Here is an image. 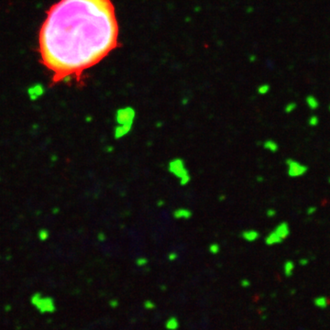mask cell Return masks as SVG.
Returning <instances> with one entry per match:
<instances>
[{"label": "cell", "instance_id": "6da1fadb", "mask_svg": "<svg viewBox=\"0 0 330 330\" xmlns=\"http://www.w3.org/2000/svg\"><path fill=\"white\" fill-rule=\"evenodd\" d=\"M118 34L111 0H60L40 30L41 61L55 83L79 78L117 49Z\"/></svg>", "mask_w": 330, "mask_h": 330}, {"label": "cell", "instance_id": "7a4b0ae2", "mask_svg": "<svg viewBox=\"0 0 330 330\" xmlns=\"http://www.w3.org/2000/svg\"><path fill=\"white\" fill-rule=\"evenodd\" d=\"M285 163L287 165V174L291 178H299L303 176L308 173V166L296 160L293 159H287L285 160Z\"/></svg>", "mask_w": 330, "mask_h": 330}, {"label": "cell", "instance_id": "3957f363", "mask_svg": "<svg viewBox=\"0 0 330 330\" xmlns=\"http://www.w3.org/2000/svg\"><path fill=\"white\" fill-rule=\"evenodd\" d=\"M274 231L284 240L286 239L289 235L291 234V229H290V226L287 222L283 221L282 223H280L279 225H277V227L275 228Z\"/></svg>", "mask_w": 330, "mask_h": 330}, {"label": "cell", "instance_id": "277c9868", "mask_svg": "<svg viewBox=\"0 0 330 330\" xmlns=\"http://www.w3.org/2000/svg\"><path fill=\"white\" fill-rule=\"evenodd\" d=\"M265 241H266V244H267V245L272 246V245H276V244L282 243V242L283 241V239L273 230L272 232H271V233L267 236Z\"/></svg>", "mask_w": 330, "mask_h": 330}, {"label": "cell", "instance_id": "5b68a950", "mask_svg": "<svg viewBox=\"0 0 330 330\" xmlns=\"http://www.w3.org/2000/svg\"><path fill=\"white\" fill-rule=\"evenodd\" d=\"M295 269V264L292 260L285 261L283 265V272L286 277H291L293 274V271Z\"/></svg>", "mask_w": 330, "mask_h": 330}, {"label": "cell", "instance_id": "8992f818", "mask_svg": "<svg viewBox=\"0 0 330 330\" xmlns=\"http://www.w3.org/2000/svg\"><path fill=\"white\" fill-rule=\"evenodd\" d=\"M314 304L318 308H325L329 304V300L325 296H318L314 299Z\"/></svg>", "mask_w": 330, "mask_h": 330}, {"label": "cell", "instance_id": "52a82bcc", "mask_svg": "<svg viewBox=\"0 0 330 330\" xmlns=\"http://www.w3.org/2000/svg\"><path fill=\"white\" fill-rule=\"evenodd\" d=\"M263 147L271 152H276L279 149V145L277 144V142H275L272 139H269V140L265 141V143L263 144Z\"/></svg>", "mask_w": 330, "mask_h": 330}, {"label": "cell", "instance_id": "ba28073f", "mask_svg": "<svg viewBox=\"0 0 330 330\" xmlns=\"http://www.w3.org/2000/svg\"><path fill=\"white\" fill-rule=\"evenodd\" d=\"M306 104L308 106V107L312 110H315L318 108L319 106V102L317 101V99L312 95H309L307 98H306Z\"/></svg>", "mask_w": 330, "mask_h": 330}, {"label": "cell", "instance_id": "9c48e42d", "mask_svg": "<svg viewBox=\"0 0 330 330\" xmlns=\"http://www.w3.org/2000/svg\"><path fill=\"white\" fill-rule=\"evenodd\" d=\"M244 238L248 241H254L259 238V233L255 230H249L244 233Z\"/></svg>", "mask_w": 330, "mask_h": 330}, {"label": "cell", "instance_id": "30bf717a", "mask_svg": "<svg viewBox=\"0 0 330 330\" xmlns=\"http://www.w3.org/2000/svg\"><path fill=\"white\" fill-rule=\"evenodd\" d=\"M319 122H320V120H319V117H317V116H315V115H313V116H311L310 117H309V119H308V124H309V126L310 127H316L318 124H319Z\"/></svg>", "mask_w": 330, "mask_h": 330}, {"label": "cell", "instance_id": "8fae6325", "mask_svg": "<svg viewBox=\"0 0 330 330\" xmlns=\"http://www.w3.org/2000/svg\"><path fill=\"white\" fill-rule=\"evenodd\" d=\"M296 107H297V105H296V103H290V104H288L286 106H285V108H284V111H285V113H287V114H290V113H292V112H293L295 109H296Z\"/></svg>", "mask_w": 330, "mask_h": 330}, {"label": "cell", "instance_id": "7c38bea8", "mask_svg": "<svg viewBox=\"0 0 330 330\" xmlns=\"http://www.w3.org/2000/svg\"><path fill=\"white\" fill-rule=\"evenodd\" d=\"M316 211H317V207L314 206H309L308 208H306L305 213H306L307 216H313L314 214H315Z\"/></svg>", "mask_w": 330, "mask_h": 330}, {"label": "cell", "instance_id": "4fadbf2b", "mask_svg": "<svg viewBox=\"0 0 330 330\" xmlns=\"http://www.w3.org/2000/svg\"><path fill=\"white\" fill-rule=\"evenodd\" d=\"M308 262H309V260H308V259H306V258H303V259H301V260H299L300 265H303V266H305L306 264H308Z\"/></svg>", "mask_w": 330, "mask_h": 330}, {"label": "cell", "instance_id": "5bb4252c", "mask_svg": "<svg viewBox=\"0 0 330 330\" xmlns=\"http://www.w3.org/2000/svg\"><path fill=\"white\" fill-rule=\"evenodd\" d=\"M267 215H268V217H274V216L276 215V211H275V210H273V209H270V210H268Z\"/></svg>", "mask_w": 330, "mask_h": 330}, {"label": "cell", "instance_id": "9a60e30c", "mask_svg": "<svg viewBox=\"0 0 330 330\" xmlns=\"http://www.w3.org/2000/svg\"><path fill=\"white\" fill-rule=\"evenodd\" d=\"M327 183L330 185V176H328V178H327Z\"/></svg>", "mask_w": 330, "mask_h": 330}, {"label": "cell", "instance_id": "2e32d148", "mask_svg": "<svg viewBox=\"0 0 330 330\" xmlns=\"http://www.w3.org/2000/svg\"><path fill=\"white\" fill-rule=\"evenodd\" d=\"M328 110H329V112H330V106H328Z\"/></svg>", "mask_w": 330, "mask_h": 330}]
</instances>
